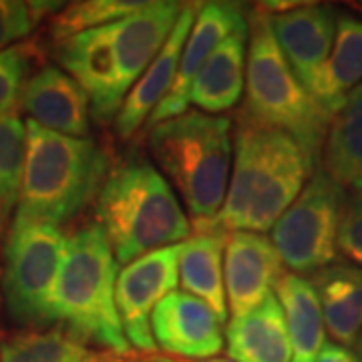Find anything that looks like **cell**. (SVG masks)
<instances>
[{"mask_svg":"<svg viewBox=\"0 0 362 362\" xmlns=\"http://www.w3.org/2000/svg\"><path fill=\"white\" fill-rule=\"evenodd\" d=\"M66 238L57 226H11L6 242V266L2 292L8 314L26 326L51 324V296Z\"/></svg>","mask_w":362,"mask_h":362,"instance_id":"obj_8","label":"cell"},{"mask_svg":"<svg viewBox=\"0 0 362 362\" xmlns=\"http://www.w3.org/2000/svg\"><path fill=\"white\" fill-rule=\"evenodd\" d=\"M18 103L28 121L45 129L78 139L89 137V95L59 66H45L28 78Z\"/></svg>","mask_w":362,"mask_h":362,"instance_id":"obj_16","label":"cell"},{"mask_svg":"<svg viewBox=\"0 0 362 362\" xmlns=\"http://www.w3.org/2000/svg\"><path fill=\"white\" fill-rule=\"evenodd\" d=\"M95 214L123 268L149 252L177 246L192 233L169 181L147 159L125 161L107 173Z\"/></svg>","mask_w":362,"mask_h":362,"instance_id":"obj_2","label":"cell"},{"mask_svg":"<svg viewBox=\"0 0 362 362\" xmlns=\"http://www.w3.org/2000/svg\"><path fill=\"white\" fill-rule=\"evenodd\" d=\"M362 83V21L340 14L332 52L316 81L312 97L328 115H337L346 97Z\"/></svg>","mask_w":362,"mask_h":362,"instance_id":"obj_22","label":"cell"},{"mask_svg":"<svg viewBox=\"0 0 362 362\" xmlns=\"http://www.w3.org/2000/svg\"><path fill=\"white\" fill-rule=\"evenodd\" d=\"M226 340L233 362H292L284 310L274 294L244 318H232Z\"/></svg>","mask_w":362,"mask_h":362,"instance_id":"obj_19","label":"cell"},{"mask_svg":"<svg viewBox=\"0 0 362 362\" xmlns=\"http://www.w3.org/2000/svg\"><path fill=\"white\" fill-rule=\"evenodd\" d=\"M221 320L204 300L185 290H173L151 314L157 349L181 358L207 361L223 350Z\"/></svg>","mask_w":362,"mask_h":362,"instance_id":"obj_12","label":"cell"},{"mask_svg":"<svg viewBox=\"0 0 362 362\" xmlns=\"http://www.w3.org/2000/svg\"><path fill=\"white\" fill-rule=\"evenodd\" d=\"M180 284V244L149 252L117 276L115 302L125 337L141 352L157 349L151 334V314Z\"/></svg>","mask_w":362,"mask_h":362,"instance_id":"obj_9","label":"cell"},{"mask_svg":"<svg viewBox=\"0 0 362 362\" xmlns=\"http://www.w3.org/2000/svg\"><path fill=\"white\" fill-rule=\"evenodd\" d=\"M63 6V2L47 0H0V52L26 39L49 14L59 13Z\"/></svg>","mask_w":362,"mask_h":362,"instance_id":"obj_28","label":"cell"},{"mask_svg":"<svg viewBox=\"0 0 362 362\" xmlns=\"http://www.w3.org/2000/svg\"><path fill=\"white\" fill-rule=\"evenodd\" d=\"M0 362H123V356L95 352L63 328H57L21 332L2 340Z\"/></svg>","mask_w":362,"mask_h":362,"instance_id":"obj_25","label":"cell"},{"mask_svg":"<svg viewBox=\"0 0 362 362\" xmlns=\"http://www.w3.org/2000/svg\"><path fill=\"white\" fill-rule=\"evenodd\" d=\"M181 11L183 4L173 0L145 2L139 11L111 25L119 77L125 95L161 52Z\"/></svg>","mask_w":362,"mask_h":362,"instance_id":"obj_15","label":"cell"},{"mask_svg":"<svg viewBox=\"0 0 362 362\" xmlns=\"http://www.w3.org/2000/svg\"><path fill=\"white\" fill-rule=\"evenodd\" d=\"M292 342V362H316L326 344L320 300L310 280L286 272L276 286Z\"/></svg>","mask_w":362,"mask_h":362,"instance_id":"obj_21","label":"cell"},{"mask_svg":"<svg viewBox=\"0 0 362 362\" xmlns=\"http://www.w3.org/2000/svg\"><path fill=\"white\" fill-rule=\"evenodd\" d=\"M314 168L316 161L294 137L240 117L223 206L214 220L195 223V233L268 232L294 204Z\"/></svg>","mask_w":362,"mask_h":362,"instance_id":"obj_1","label":"cell"},{"mask_svg":"<svg viewBox=\"0 0 362 362\" xmlns=\"http://www.w3.org/2000/svg\"><path fill=\"white\" fill-rule=\"evenodd\" d=\"M119 262L99 223L66 238L65 258L51 296V322L81 342H93L117 356H129L115 302Z\"/></svg>","mask_w":362,"mask_h":362,"instance_id":"obj_4","label":"cell"},{"mask_svg":"<svg viewBox=\"0 0 362 362\" xmlns=\"http://www.w3.org/2000/svg\"><path fill=\"white\" fill-rule=\"evenodd\" d=\"M246 101L242 117L294 137L318 163L330 119L298 81L274 37L270 16L259 8L250 14Z\"/></svg>","mask_w":362,"mask_h":362,"instance_id":"obj_6","label":"cell"},{"mask_svg":"<svg viewBox=\"0 0 362 362\" xmlns=\"http://www.w3.org/2000/svg\"><path fill=\"white\" fill-rule=\"evenodd\" d=\"M107 157L89 137H69L26 121V161L13 226H63L99 195Z\"/></svg>","mask_w":362,"mask_h":362,"instance_id":"obj_3","label":"cell"},{"mask_svg":"<svg viewBox=\"0 0 362 362\" xmlns=\"http://www.w3.org/2000/svg\"><path fill=\"white\" fill-rule=\"evenodd\" d=\"M274 37L298 81L314 89L334 47L337 13L328 4H302L282 14H268Z\"/></svg>","mask_w":362,"mask_h":362,"instance_id":"obj_14","label":"cell"},{"mask_svg":"<svg viewBox=\"0 0 362 362\" xmlns=\"http://www.w3.org/2000/svg\"><path fill=\"white\" fill-rule=\"evenodd\" d=\"M33 63L28 45L11 47L0 52V115L14 111L26 85V75Z\"/></svg>","mask_w":362,"mask_h":362,"instance_id":"obj_29","label":"cell"},{"mask_svg":"<svg viewBox=\"0 0 362 362\" xmlns=\"http://www.w3.org/2000/svg\"><path fill=\"white\" fill-rule=\"evenodd\" d=\"M314 286L326 330L342 346L356 344L362 332V268L344 262L314 272Z\"/></svg>","mask_w":362,"mask_h":362,"instance_id":"obj_20","label":"cell"},{"mask_svg":"<svg viewBox=\"0 0 362 362\" xmlns=\"http://www.w3.org/2000/svg\"><path fill=\"white\" fill-rule=\"evenodd\" d=\"M316 362H361L346 346H338L334 342H326Z\"/></svg>","mask_w":362,"mask_h":362,"instance_id":"obj_31","label":"cell"},{"mask_svg":"<svg viewBox=\"0 0 362 362\" xmlns=\"http://www.w3.org/2000/svg\"><path fill=\"white\" fill-rule=\"evenodd\" d=\"M226 233L194 235L180 244V284L204 300L221 324L228 320V298L221 274Z\"/></svg>","mask_w":362,"mask_h":362,"instance_id":"obj_24","label":"cell"},{"mask_svg":"<svg viewBox=\"0 0 362 362\" xmlns=\"http://www.w3.org/2000/svg\"><path fill=\"white\" fill-rule=\"evenodd\" d=\"M358 356H361V362H362V342H358Z\"/></svg>","mask_w":362,"mask_h":362,"instance_id":"obj_33","label":"cell"},{"mask_svg":"<svg viewBox=\"0 0 362 362\" xmlns=\"http://www.w3.org/2000/svg\"><path fill=\"white\" fill-rule=\"evenodd\" d=\"M143 4L131 0H81L66 4L51 21V37L54 42H63L93 28L113 25L139 11Z\"/></svg>","mask_w":362,"mask_h":362,"instance_id":"obj_27","label":"cell"},{"mask_svg":"<svg viewBox=\"0 0 362 362\" xmlns=\"http://www.w3.org/2000/svg\"><path fill=\"white\" fill-rule=\"evenodd\" d=\"M250 26L244 23L221 40L197 73L189 103L207 115H220L240 103L246 87Z\"/></svg>","mask_w":362,"mask_h":362,"instance_id":"obj_18","label":"cell"},{"mask_svg":"<svg viewBox=\"0 0 362 362\" xmlns=\"http://www.w3.org/2000/svg\"><path fill=\"white\" fill-rule=\"evenodd\" d=\"M320 159L340 187L362 194V83L330 119Z\"/></svg>","mask_w":362,"mask_h":362,"instance_id":"obj_23","label":"cell"},{"mask_svg":"<svg viewBox=\"0 0 362 362\" xmlns=\"http://www.w3.org/2000/svg\"><path fill=\"white\" fill-rule=\"evenodd\" d=\"M57 61L89 95L93 115L115 119L127 95L121 87L111 25L57 42Z\"/></svg>","mask_w":362,"mask_h":362,"instance_id":"obj_10","label":"cell"},{"mask_svg":"<svg viewBox=\"0 0 362 362\" xmlns=\"http://www.w3.org/2000/svg\"><path fill=\"white\" fill-rule=\"evenodd\" d=\"M354 6H358V8H361V11H362V2H356Z\"/></svg>","mask_w":362,"mask_h":362,"instance_id":"obj_34","label":"cell"},{"mask_svg":"<svg viewBox=\"0 0 362 362\" xmlns=\"http://www.w3.org/2000/svg\"><path fill=\"white\" fill-rule=\"evenodd\" d=\"M149 151L163 177L180 192L195 223L214 220L230 185L232 119L197 109L185 111L151 127Z\"/></svg>","mask_w":362,"mask_h":362,"instance_id":"obj_5","label":"cell"},{"mask_svg":"<svg viewBox=\"0 0 362 362\" xmlns=\"http://www.w3.org/2000/svg\"><path fill=\"white\" fill-rule=\"evenodd\" d=\"M346 189L316 169L294 204L272 228V244L292 274H314L334 264Z\"/></svg>","mask_w":362,"mask_h":362,"instance_id":"obj_7","label":"cell"},{"mask_svg":"<svg viewBox=\"0 0 362 362\" xmlns=\"http://www.w3.org/2000/svg\"><path fill=\"white\" fill-rule=\"evenodd\" d=\"M226 298L232 318H244L270 296L284 276V262L262 233L232 232L226 235Z\"/></svg>","mask_w":362,"mask_h":362,"instance_id":"obj_11","label":"cell"},{"mask_svg":"<svg viewBox=\"0 0 362 362\" xmlns=\"http://www.w3.org/2000/svg\"><path fill=\"white\" fill-rule=\"evenodd\" d=\"M244 23L247 21L240 4H230V2L199 4L192 35L187 37V42L181 52L175 83L168 93V97L157 105L156 111L149 117V127H156L168 119L185 113L194 81L197 73L202 71L204 63L209 59V54L216 51V47L221 40L230 37L233 30Z\"/></svg>","mask_w":362,"mask_h":362,"instance_id":"obj_13","label":"cell"},{"mask_svg":"<svg viewBox=\"0 0 362 362\" xmlns=\"http://www.w3.org/2000/svg\"><path fill=\"white\" fill-rule=\"evenodd\" d=\"M135 362H181V361L163 358V356H149V358H141V361H135ZM206 362H228V361H206Z\"/></svg>","mask_w":362,"mask_h":362,"instance_id":"obj_32","label":"cell"},{"mask_svg":"<svg viewBox=\"0 0 362 362\" xmlns=\"http://www.w3.org/2000/svg\"><path fill=\"white\" fill-rule=\"evenodd\" d=\"M338 250L362 266V194L350 195L346 199L338 230Z\"/></svg>","mask_w":362,"mask_h":362,"instance_id":"obj_30","label":"cell"},{"mask_svg":"<svg viewBox=\"0 0 362 362\" xmlns=\"http://www.w3.org/2000/svg\"><path fill=\"white\" fill-rule=\"evenodd\" d=\"M197 11H199V4L195 2L183 4V11L169 35L168 42L163 45L156 61L145 71V75L127 93L115 117V129L123 139H129L145 121H149L157 105L168 97V93L175 83L181 52L197 18Z\"/></svg>","mask_w":362,"mask_h":362,"instance_id":"obj_17","label":"cell"},{"mask_svg":"<svg viewBox=\"0 0 362 362\" xmlns=\"http://www.w3.org/2000/svg\"><path fill=\"white\" fill-rule=\"evenodd\" d=\"M358 342H362V337H361V340H358Z\"/></svg>","mask_w":362,"mask_h":362,"instance_id":"obj_35","label":"cell"},{"mask_svg":"<svg viewBox=\"0 0 362 362\" xmlns=\"http://www.w3.org/2000/svg\"><path fill=\"white\" fill-rule=\"evenodd\" d=\"M26 161V125L16 111L0 115V226L18 206Z\"/></svg>","mask_w":362,"mask_h":362,"instance_id":"obj_26","label":"cell"}]
</instances>
